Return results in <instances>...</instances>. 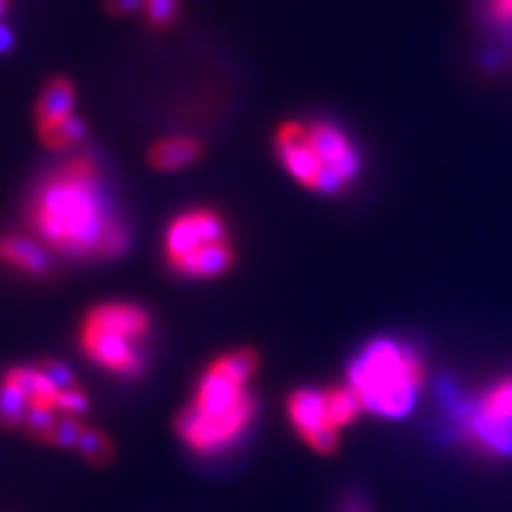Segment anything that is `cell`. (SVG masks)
Instances as JSON below:
<instances>
[{
  "label": "cell",
  "instance_id": "7a4b0ae2",
  "mask_svg": "<svg viewBox=\"0 0 512 512\" xmlns=\"http://www.w3.org/2000/svg\"><path fill=\"white\" fill-rule=\"evenodd\" d=\"M28 222L39 242L67 259H99L111 212L99 160L90 154L69 158L32 192Z\"/></svg>",
  "mask_w": 512,
  "mask_h": 512
},
{
  "label": "cell",
  "instance_id": "6da1fadb",
  "mask_svg": "<svg viewBox=\"0 0 512 512\" xmlns=\"http://www.w3.org/2000/svg\"><path fill=\"white\" fill-rule=\"evenodd\" d=\"M259 370L261 355L252 346L224 350L205 365L173 421L175 436L192 455L214 459L244 440L259 412L252 387Z\"/></svg>",
  "mask_w": 512,
  "mask_h": 512
},
{
  "label": "cell",
  "instance_id": "44dd1931",
  "mask_svg": "<svg viewBox=\"0 0 512 512\" xmlns=\"http://www.w3.org/2000/svg\"><path fill=\"white\" fill-rule=\"evenodd\" d=\"M0 3H7V0H0Z\"/></svg>",
  "mask_w": 512,
  "mask_h": 512
},
{
  "label": "cell",
  "instance_id": "30bf717a",
  "mask_svg": "<svg viewBox=\"0 0 512 512\" xmlns=\"http://www.w3.org/2000/svg\"><path fill=\"white\" fill-rule=\"evenodd\" d=\"M0 263L30 278H47L54 271V252L37 237L0 235Z\"/></svg>",
  "mask_w": 512,
  "mask_h": 512
},
{
  "label": "cell",
  "instance_id": "52a82bcc",
  "mask_svg": "<svg viewBox=\"0 0 512 512\" xmlns=\"http://www.w3.org/2000/svg\"><path fill=\"white\" fill-rule=\"evenodd\" d=\"M286 414L299 440L310 451L331 457L340 451L342 431L333 425L325 387H301L286 399Z\"/></svg>",
  "mask_w": 512,
  "mask_h": 512
},
{
  "label": "cell",
  "instance_id": "277c9868",
  "mask_svg": "<svg viewBox=\"0 0 512 512\" xmlns=\"http://www.w3.org/2000/svg\"><path fill=\"white\" fill-rule=\"evenodd\" d=\"M346 376L363 412L399 421L419 404L427 382V361L419 344L380 335L359 348Z\"/></svg>",
  "mask_w": 512,
  "mask_h": 512
},
{
  "label": "cell",
  "instance_id": "3957f363",
  "mask_svg": "<svg viewBox=\"0 0 512 512\" xmlns=\"http://www.w3.org/2000/svg\"><path fill=\"white\" fill-rule=\"evenodd\" d=\"M84 384L58 359L15 363L0 374V427L24 438L77 448L90 423Z\"/></svg>",
  "mask_w": 512,
  "mask_h": 512
},
{
  "label": "cell",
  "instance_id": "2e32d148",
  "mask_svg": "<svg viewBox=\"0 0 512 512\" xmlns=\"http://www.w3.org/2000/svg\"><path fill=\"white\" fill-rule=\"evenodd\" d=\"M143 13H146V20L152 28L165 30L178 18L180 0H146Z\"/></svg>",
  "mask_w": 512,
  "mask_h": 512
},
{
  "label": "cell",
  "instance_id": "9a60e30c",
  "mask_svg": "<svg viewBox=\"0 0 512 512\" xmlns=\"http://www.w3.org/2000/svg\"><path fill=\"white\" fill-rule=\"evenodd\" d=\"M131 229L126 227V222L116 218L109 224V229L103 235V242L99 246V261H111L120 259L131 248Z\"/></svg>",
  "mask_w": 512,
  "mask_h": 512
},
{
  "label": "cell",
  "instance_id": "e0dca14e",
  "mask_svg": "<svg viewBox=\"0 0 512 512\" xmlns=\"http://www.w3.org/2000/svg\"><path fill=\"white\" fill-rule=\"evenodd\" d=\"M483 18L495 30H512V0H485Z\"/></svg>",
  "mask_w": 512,
  "mask_h": 512
},
{
  "label": "cell",
  "instance_id": "4fadbf2b",
  "mask_svg": "<svg viewBox=\"0 0 512 512\" xmlns=\"http://www.w3.org/2000/svg\"><path fill=\"white\" fill-rule=\"evenodd\" d=\"M37 133H39V139L43 141L45 148L60 152V150H67V148L75 146V143L82 141L88 135V124L73 114L56 124L37 128Z\"/></svg>",
  "mask_w": 512,
  "mask_h": 512
},
{
  "label": "cell",
  "instance_id": "7c38bea8",
  "mask_svg": "<svg viewBox=\"0 0 512 512\" xmlns=\"http://www.w3.org/2000/svg\"><path fill=\"white\" fill-rule=\"evenodd\" d=\"M203 146L195 137H169L158 141L150 150V165L156 171H180L201 160Z\"/></svg>",
  "mask_w": 512,
  "mask_h": 512
},
{
  "label": "cell",
  "instance_id": "ac0fdd59",
  "mask_svg": "<svg viewBox=\"0 0 512 512\" xmlns=\"http://www.w3.org/2000/svg\"><path fill=\"white\" fill-rule=\"evenodd\" d=\"M143 3H146V0H105V9L111 15H120V18H124V15L137 13L143 7Z\"/></svg>",
  "mask_w": 512,
  "mask_h": 512
},
{
  "label": "cell",
  "instance_id": "8992f818",
  "mask_svg": "<svg viewBox=\"0 0 512 512\" xmlns=\"http://www.w3.org/2000/svg\"><path fill=\"white\" fill-rule=\"evenodd\" d=\"M169 269L188 280H214L235 265V248L224 218L212 207H195L175 216L163 237Z\"/></svg>",
  "mask_w": 512,
  "mask_h": 512
},
{
  "label": "cell",
  "instance_id": "8fae6325",
  "mask_svg": "<svg viewBox=\"0 0 512 512\" xmlns=\"http://www.w3.org/2000/svg\"><path fill=\"white\" fill-rule=\"evenodd\" d=\"M77 101V92L75 86L69 77H52L50 82L45 84L41 90L37 105H35V118H37V128L41 126H50L56 124L64 118L73 116V107Z\"/></svg>",
  "mask_w": 512,
  "mask_h": 512
},
{
  "label": "cell",
  "instance_id": "5b68a950",
  "mask_svg": "<svg viewBox=\"0 0 512 512\" xmlns=\"http://www.w3.org/2000/svg\"><path fill=\"white\" fill-rule=\"evenodd\" d=\"M154 318L135 301L111 299L92 306L79 323L77 344L101 372L137 380L148 370Z\"/></svg>",
  "mask_w": 512,
  "mask_h": 512
},
{
  "label": "cell",
  "instance_id": "9c48e42d",
  "mask_svg": "<svg viewBox=\"0 0 512 512\" xmlns=\"http://www.w3.org/2000/svg\"><path fill=\"white\" fill-rule=\"evenodd\" d=\"M274 143L282 167L297 184L308 190L320 192V195L325 197H331L327 171L310 146L306 124L297 120L280 124Z\"/></svg>",
  "mask_w": 512,
  "mask_h": 512
},
{
  "label": "cell",
  "instance_id": "ba28073f",
  "mask_svg": "<svg viewBox=\"0 0 512 512\" xmlns=\"http://www.w3.org/2000/svg\"><path fill=\"white\" fill-rule=\"evenodd\" d=\"M306 133L312 150L316 152L318 160L327 171L331 197L340 195V192H344L359 178L363 167L359 148L355 146V141L333 122H310L306 124Z\"/></svg>",
  "mask_w": 512,
  "mask_h": 512
},
{
  "label": "cell",
  "instance_id": "d6986e66",
  "mask_svg": "<svg viewBox=\"0 0 512 512\" xmlns=\"http://www.w3.org/2000/svg\"><path fill=\"white\" fill-rule=\"evenodd\" d=\"M13 45H15L13 32H11L7 26L0 24V54H7V52H11V50H13Z\"/></svg>",
  "mask_w": 512,
  "mask_h": 512
},
{
  "label": "cell",
  "instance_id": "ffe728a7",
  "mask_svg": "<svg viewBox=\"0 0 512 512\" xmlns=\"http://www.w3.org/2000/svg\"><path fill=\"white\" fill-rule=\"evenodd\" d=\"M340 512H370V510H367V508L361 506V504H348V506H344Z\"/></svg>",
  "mask_w": 512,
  "mask_h": 512
},
{
  "label": "cell",
  "instance_id": "5bb4252c",
  "mask_svg": "<svg viewBox=\"0 0 512 512\" xmlns=\"http://www.w3.org/2000/svg\"><path fill=\"white\" fill-rule=\"evenodd\" d=\"M75 451L82 455L88 463H92V466L103 468L109 461H114L116 446H114V440H111L103 429L90 425L86 429L84 438L79 440Z\"/></svg>",
  "mask_w": 512,
  "mask_h": 512
}]
</instances>
